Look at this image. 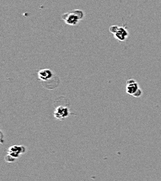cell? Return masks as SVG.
Listing matches in <instances>:
<instances>
[{
  "instance_id": "obj_1",
  "label": "cell",
  "mask_w": 161,
  "mask_h": 181,
  "mask_svg": "<svg viewBox=\"0 0 161 181\" xmlns=\"http://www.w3.org/2000/svg\"><path fill=\"white\" fill-rule=\"evenodd\" d=\"M83 17H84L83 11L78 9L67 12L61 16V19L63 20L65 23L70 26L78 25L80 20L83 19Z\"/></svg>"
},
{
  "instance_id": "obj_2",
  "label": "cell",
  "mask_w": 161,
  "mask_h": 181,
  "mask_svg": "<svg viewBox=\"0 0 161 181\" xmlns=\"http://www.w3.org/2000/svg\"><path fill=\"white\" fill-rule=\"evenodd\" d=\"M126 93L136 98L140 97L142 95V91L139 87L138 82L133 79H130L126 82Z\"/></svg>"
},
{
  "instance_id": "obj_3",
  "label": "cell",
  "mask_w": 161,
  "mask_h": 181,
  "mask_svg": "<svg viewBox=\"0 0 161 181\" xmlns=\"http://www.w3.org/2000/svg\"><path fill=\"white\" fill-rule=\"evenodd\" d=\"M71 114V113L67 106L59 105L55 108L54 117L58 120H63L64 118L68 117Z\"/></svg>"
},
{
  "instance_id": "obj_4",
  "label": "cell",
  "mask_w": 161,
  "mask_h": 181,
  "mask_svg": "<svg viewBox=\"0 0 161 181\" xmlns=\"http://www.w3.org/2000/svg\"><path fill=\"white\" fill-rule=\"evenodd\" d=\"M113 35H114L115 38L117 40L120 41H125L127 39V38L129 37V31H128L127 29L125 27V26H118L117 30L115 31V32L113 34Z\"/></svg>"
},
{
  "instance_id": "obj_5",
  "label": "cell",
  "mask_w": 161,
  "mask_h": 181,
  "mask_svg": "<svg viewBox=\"0 0 161 181\" xmlns=\"http://www.w3.org/2000/svg\"><path fill=\"white\" fill-rule=\"evenodd\" d=\"M38 79H39L42 82H46L53 78L55 75H53L52 70L50 69H42L38 71Z\"/></svg>"
},
{
  "instance_id": "obj_6",
  "label": "cell",
  "mask_w": 161,
  "mask_h": 181,
  "mask_svg": "<svg viewBox=\"0 0 161 181\" xmlns=\"http://www.w3.org/2000/svg\"><path fill=\"white\" fill-rule=\"evenodd\" d=\"M26 152V148L24 146H12L9 148H8V153L13 157L14 158H18L20 157V155L23 154Z\"/></svg>"
},
{
  "instance_id": "obj_7",
  "label": "cell",
  "mask_w": 161,
  "mask_h": 181,
  "mask_svg": "<svg viewBox=\"0 0 161 181\" xmlns=\"http://www.w3.org/2000/svg\"><path fill=\"white\" fill-rule=\"evenodd\" d=\"M16 158H14L13 157H12L10 154H7V155L5 157V160L7 161V162H14L15 160H16Z\"/></svg>"
},
{
  "instance_id": "obj_8",
  "label": "cell",
  "mask_w": 161,
  "mask_h": 181,
  "mask_svg": "<svg viewBox=\"0 0 161 181\" xmlns=\"http://www.w3.org/2000/svg\"><path fill=\"white\" fill-rule=\"evenodd\" d=\"M118 27V26L117 25H113V26H110V28H109V31L110 32H111L112 34H114L115 31L117 30V29Z\"/></svg>"
}]
</instances>
